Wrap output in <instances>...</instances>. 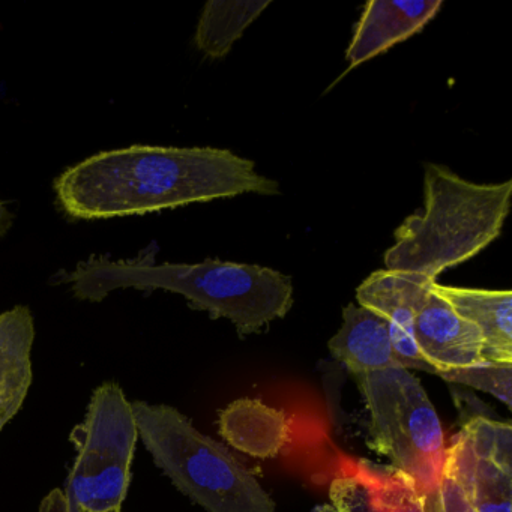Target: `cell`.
Masks as SVG:
<instances>
[{
  "instance_id": "cell-1",
  "label": "cell",
  "mask_w": 512,
  "mask_h": 512,
  "mask_svg": "<svg viewBox=\"0 0 512 512\" xmlns=\"http://www.w3.org/2000/svg\"><path fill=\"white\" fill-rule=\"evenodd\" d=\"M53 188L62 212L86 221L139 217L247 193H280V185L259 175L253 161L226 149L151 145L92 155L65 170Z\"/></svg>"
},
{
  "instance_id": "cell-2",
  "label": "cell",
  "mask_w": 512,
  "mask_h": 512,
  "mask_svg": "<svg viewBox=\"0 0 512 512\" xmlns=\"http://www.w3.org/2000/svg\"><path fill=\"white\" fill-rule=\"evenodd\" d=\"M155 254L145 251L127 260L94 254L73 271L59 272L55 283L68 284L79 301L88 302H101L119 289L178 293L211 319H229L241 337L259 334L292 308V278L275 269L221 260L157 263Z\"/></svg>"
},
{
  "instance_id": "cell-3",
  "label": "cell",
  "mask_w": 512,
  "mask_h": 512,
  "mask_svg": "<svg viewBox=\"0 0 512 512\" xmlns=\"http://www.w3.org/2000/svg\"><path fill=\"white\" fill-rule=\"evenodd\" d=\"M424 212H416L395 230L385 253L386 271L409 272L436 281L481 253L502 233L509 214L512 181L475 184L448 167L428 164Z\"/></svg>"
},
{
  "instance_id": "cell-4",
  "label": "cell",
  "mask_w": 512,
  "mask_h": 512,
  "mask_svg": "<svg viewBox=\"0 0 512 512\" xmlns=\"http://www.w3.org/2000/svg\"><path fill=\"white\" fill-rule=\"evenodd\" d=\"M131 403L139 439L155 466L191 502L206 512H277L256 476L176 407Z\"/></svg>"
},
{
  "instance_id": "cell-5",
  "label": "cell",
  "mask_w": 512,
  "mask_h": 512,
  "mask_svg": "<svg viewBox=\"0 0 512 512\" xmlns=\"http://www.w3.org/2000/svg\"><path fill=\"white\" fill-rule=\"evenodd\" d=\"M355 380L370 413L368 445L430 499L442 478L446 445L442 422L424 386L401 367L356 374Z\"/></svg>"
},
{
  "instance_id": "cell-6",
  "label": "cell",
  "mask_w": 512,
  "mask_h": 512,
  "mask_svg": "<svg viewBox=\"0 0 512 512\" xmlns=\"http://www.w3.org/2000/svg\"><path fill=\"white\" fill-rule=\"evenodd\" d=\"M76 448L64 493L80 512L122 511L131 485L137 431L133 403L116 382L98 386L70 434Z\"/></svg>"
},
{
  "instance_id": "cell-7",
  "label": "cell",
  "mask_w": 512,
  "mask_h": 512,
  "mask_svg": "<svg viewBox=\"0 0 512 512\" xmlns=\"http://www.w3.org/2000/svg\"><path fill=\"white\" fill-rule=\"evenodd\" d=\"M443 473L451 476L478 512H512V427L476 415L446 448Z\"/></svg>"
},
{
  "instance_id": "cell-8",
  "label": "cell",
  "mask_w": 512,
  "mask_h": 512,
  "mask_svg": "<svg viewBox=\"0 0 512 512\" xmlns=\"http://www.w3.org/2000/svg\"><path fill=\"white\" fill-rule=\"evenodd\" d=\"M433 281L409 272L377 271L356 289L359 307L386 320L395 356L406 370L436 374L413 338L416 308Z\"/></svg>"
},
{
  "instance_id": "cell-9",
  "label": "cell",
  "mask_w": 512,
  "mask_h": 512,
  "mask_svg": "<svg viewBox=\"0 0 512 512\" xmlns=\"http://www.w3.org/2000/svg\"><path fill=\"white\" fill-rule=\"evenodd\" d=\"M434 283V281H433ZM413 338L425 361L436 371L460 370L485 362L482 335L428 287L413 319Z\"/></svg>"
},
{
  "instance_id": "cell-10",
  "label": "cell",
  "mask_w": 512,
  "mask_h": 512,
  "mask_svg": "<svg viewBox=\"0 0 512 512\" xmlns=\"http://www.w3.org/2000/svg\"><path fill=\"white\" fill-rule=\"evenodd\" d=\"M442 5V0L368 2L346 52L347 71L421 31L439 13Z\"/></svg>"
},
{
  "instance_id": "cell-11",
  "label": "cell",
  "mask_w": 512,
  "mask_h": 512,
  "mask_svg": "<svg viewBox=\"0 0 512 512\" xmlns=\"http://www.w3.org/2000/svg\"><path fill=\"white\" fill-rule=\"evenodd\" d=\"M431 289L448 302L455 313L469 320L481 332L482 359L496 364H512V292L511 290L463 289L442 286L436 281Z\"/></svg>"
},
{
  "instance_id": "cell-12",
  "label": "cell",
  "mask_w": 512,
  "mask_h": 512,
  "mask_svg": "<svg viewBox=\"0 0 512 512\" xmlns=\"http://www.w3.org/2000/svg\"><path fill=\"white\" fill-rule=\"evenodd\" d=\"M35 322L26 305L0 314V431L22 409L32 385Z\"/></svg>"
},
{
  "instance_id": "cell-13",
  "label": "cell",
  "mask_w": 512,
  "mask_h": 512,
  "mask_svg": "<svg viewBox=\"0 0 512 512\" xmlns=\"http://www.w3.org/2000/svg\"><path fill=\"white\" fill-rule=\"evenodd\" d=\"M328 347L353 376L401 367L386 320L359 305L344 308L343 325L329 340Z\"/></svg>"
},
{
  "instance_id": "cell-14",
  "label": "cell",
  "mask_w": 512,
  "mask_h": 512,
  "mask_svg": "<svg viewBox=\"0 0 512 512\" xmlns=\"http://www.w3.org/2000/svg\"><path fill=\"white\" fill-rule=\"evenodd\" d=\"M218 425L232 448L262 460L277 457L290 439L286 413L253 398L230 403L220 413Z\"/></svg>"
},
{
  "instance_id": "cell-15",
  "label": "cell",
  "mask_w": 512,
  "mask_h": 512,
  "mask_svg": "<svg viewBox=\"0 0 512 512\" xmlns=\"http://www.w3.org/2000/svg\"><path fill=\"white\" fill-rule=\"evenodd\" d=\"M338 469V473L353 476L364 485L371 512H428L427 500L415 482L394 467L340 454Z\"/></svg>"
},
{
  "instance_id": "cell-16",
  "label": "cell",
  "mask_w": 512,
  "mask_h": 512,
  "mask_svg": "<svg viewBox=\"0 0 512 512\" xmlns=\"http://www.w3.org/2000/svg\"><path fill=\"white\" fill-rule=\"evenodd\" d=\"M269 5V0H209L203 8L194 37L197 49L208 58H226L248 26Z\"/></svg>"
},
{
  "instance_id": "cell-17",
  "label": "cell",
  "mask_w": 512,
  "mask_h": 512,
  "mask_svg": "<svg viewBox=\"0 0 512 512\" xmlns=\"http://www.w3.org/2000/svg\"><path fill=\"white\" fill-rule=\"evenodd\" d=\"M446 382L458 383L479 389L502 401L511 407L512 403V364H496V362H481L469 368L442 371L437 374Z\"/></svg>"
},
{
  "instance_id": "cell-18",
  "label": "cell",
  "mask_w": 512,
  "mask_h": 512,
  "mask_svg": "<svg viewBox=\"0 0 512 512\" xmlns=\"http://www.w3.org/2000/svg\"><path fill=\"white\" fill-rule=\"evenodd\" d=\"M329 496L332 508L338 512H371L367 491L353 476L338 473L337 478L332 481Z\"/></svg>"
},
{
  "instance_id": "cell-19",
  "label": "cell",
  "mask_w": 512,
  "mask_h": 512,
  "mask_svg": "<svg viewBox=\"0 0 512 512\" xmlns=\"http://www.w3.org/2000/svg\"><path fill=\"white\" fill-rule=\"evenodd\" d=\"M428 512H478L467 500L460 485L442 472L437 490L427 500Z\"/></svg>"
},
{
  "instance_id": "cell-20",
  "label": "cell",
  "mask_w": 512,
  "mask_h": 512,
  "mask_svg": "<svg viewBox=\"0 0 512 512\" xmlns=\"http://www.w3.org/2000/svg\"><path fill=\"white\" fill-rule=\"evenodd\" d=\"M38 512H80L70 500L65 496L64 490L62 488H55V490L50 491L46 497H44L43 502L40 505V511ZM124 512V511H119Z\"/></svg>"
},
{
  "instance_id": "cell-21",
  "label": "cell",
  "mask_w": 512,
  "mask_h": 512,
  "mask_svg": "<svg viewBox=\"0 0 512 512\" xmlns=\"http://www.w3.org/2000/svg\"><path fill=\"white\" fill-rule=\"evenodd\" d=\"M14 220H16V217H14L13 212L0 200V239L5 238L13 229Z\"/></svg>"
},
{
  "instance_id": "cell-22",
  "label": "cell",
  "mask_w": 512,
  "mask_h": 512,
  "mask_svg": "<svg viewBox=\"0 0 512 512\" xmlns=\"http://www.w3.org/2000/svg\"><path fill=\"white\" fill-rule=\"evenodd\" d=\"M316 512H338L337 509L332 508L331 505H320Z\"/></svg>"
}]
</instances>
